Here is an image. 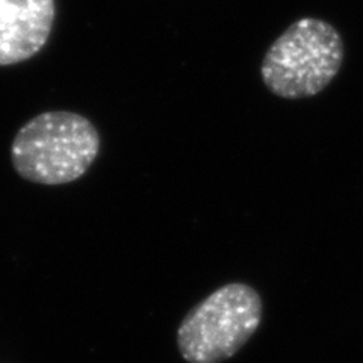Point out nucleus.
<instances>
[{
	"mask_svg": "<svg viewBox=\"0 0 363 363\" xmlns=\"http://www.w3.org/2000/svg\"><path fill=\"white\" fill-rule=\"evenodd\" d=\"M53 0H0V67L35 56L49 40Z\"/></svg>",
	"mask_w": 363,
	"mask_h": 363,
	"instance_id": "obj_4",
	"label": "nucleus"
},
{
	"mask_svg": "<svg viewBox=\"0 0 363 363\" xmlns=\"http://www.w3.org/2000/svg\"><path fill=\"white\" fill-rule=\"evenodd\" d=\"M99 152L100 135L88 118L70 111H49L17 132L11 161L20 177L53 186L81 179Z\"/></svg>",
	"mask_w": 363,
	"mask_h": 363,
	"instance_id": "obj_1",
	"label": "nucleus"
},
{
	"mask_svg": "<svg viewBox=\"0 0 363 363\" xmlns=\"http://www.w3.org/2000/svg\"><path fill=\"white\" fill-rule=\"evenodd\" d=\"M262 315V297L253 286L227 283L185 315L177 328V348L188 363H221L248 342Z\"/></svg>",
	"mask_w": 363,
	"mask_h": 363,
	"instance_id": "obj_3",
	"label": "nucleus"
},
{
	"mask_svg": "<svg viewBox=\"0 0 363 363\" xmlns=\"http://www.w3.org/2000/svg\"><path fill=\"white\" fill-rule=\"evenodd\" d=\"M344 40L330 23L304 17L269 45L260 76L271 94L286 100L320 94L342 67Z\"/></svg>",
	"mask_w": 363,
	"mask_h": 363,
	"instance_id": "obj_2",
	"label": "nucleus"
}]
</instances>
